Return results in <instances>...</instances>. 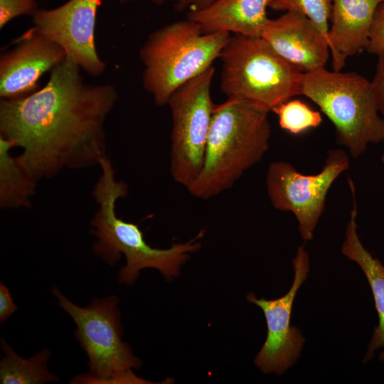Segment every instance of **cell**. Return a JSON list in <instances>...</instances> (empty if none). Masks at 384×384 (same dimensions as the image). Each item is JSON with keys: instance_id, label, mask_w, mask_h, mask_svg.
<instances>
[{"instance_id": "obj_15", "label": "cell", "mask_w": 384, "mask_h": 384, "mask_svg": "<svg viewBox=\"0 0 384 384\" xmlns=\"http://www.w3.org/2000/svg\"><path fill=\"white\" fill-rule=\"evenodd\" d=\"M353 206L347 223L345 238L341 247V253L351 261L356 262L362 270L370 287L378 324L375 326L372 337L368 344L363 363L370 361L380 351L378 360L384 362V266L366 249L358 234L356 223L357 206L355 187L350 188Z\"/></svg>"}, {"instance_id": "obj_5", "label": "cell", "mask_w": 384, "mask_h": 384, "mask_svg": "<svg viewBox=\"0 0 384 384\" xmlns=\"http://www.w3.org/2000/svg\"><path fill=\"white\" fill-rule=\"evenodd\" d=\"M220 59V90L228 98L270 112L302 95L304 73L277 54L261 36L230 35Z\"/></svg>"}, {"instance_id": "obj_16", "label": "cell", "mask_w": 384, "mask_h": 384, "mask_svg": "<svg viewBox=\"0 0 384 384\" xmlns=\"http://www.w3.org/2000/svg\"><path fill=\"white\" fill-rule=\"evenodd\" d=\"M274 0H216L206 8L188 11L187 18L205 33L227 32L260 36L269 20L267 9Z\"/></svg>"}, {"instance_id": "obj_17", "label": "cell", "mask_w": 384, "mask_h": 384, "mask_svg": "<svg viewBox=\"0 0 384 384\" xmlns=\"http://www.w3.org/2000/svg\"><path fill=\"white\" fill-rule=\"evenodd\" d=\"M14 144L0 135V207L1 209L30 208L37 182L11 154Z\"/></svg>"}, {"instance_id": "obj_9", "label": "cell", "mask_w": 384, "mask_h": 384, "mask_svg": "<svg viewBox=\"0 0 384 384\" xmlns=\"http://www.w3.org/2000/svg\"><path fill=\"white\" fill-rule=\"evenodd\" d=\"M349 164L348 155L342 149L329 150L324 166L315 174L300 173L285 161L270 164L265 180L270 201L277 210L294 215L303 240L313 239L325 209L329 190Z\"/></svg>"}, {"instance_id": "obj_26", "label": "cell", "mask_w": 384, "mask_h": 384, "mask_svg": "<svg viewBox=\"0 0 384 384\" xmlns=\"http://www.w3.org/2000/svg\"><path fill=\"white\" fill-rule=\"evenodd\" d=\"M121 3L129 2V1H148L153 4L157 5H161L167 2H174L176 3L178 0H118Z\"/></svg>"}, {"instance_id": "obj_10", "label": "cell", "mask_w": 384, "mask_h": 384, "mask_svg": "<svg viewBox=\"0 0 384 384\" xmlns=\"http://www.w3.org/2000/svg\"><path fill=\"white\" fill-rule=\"evenodd\" d=\"M294 279L289 291L274 299L247 295L248 302L260 306L265 314L267 335L255 359V366L265 374L281 375L298 361L304 343L302 331L291 326V314L297 293L310 271L309 256L305 245H300L292 260Z\"/></svg>"}, {"instance_id": "obj_7", "label": "cell", "mask_w": 384, "mask_h": 384, "mask_svg": "<svg viewBox=\"0 0 384 384\" xmlns=\"http://www.w3.org/2000/svg\"><path fill=\"white\" fill-rule=\"evenodd\" d=\"M58 305L76 325L75 336L88 358V374L75 376L72 383H146L132 372L141 366L122 338V328L117 307L118 298L95 299L80 307L52 289Z\"/></svg>"}, {"instance_id": "obj_19", "label": "cell", "mask_w": 384, "mask_h": 384, "mask_svg": "<svg viewBox=\"0 0 384 384\" xmlns=\"http://www.w3.org/2000/svg\"><path fill=\"white\" fill-rule=\"evenodd\" d=\"M278 117L280 127L292 134H299L309 128L319 127L322 117L319 112L304 102L287 100L272 110Z\"/></svg>"}, {"instance_id": "obj_24", "label": "cell", "mask_w": 384, "mask_h": 384, "mask_svg": "<svg viewBox=\"0 0 384 384\" xmlns=\"http://www.w3.org/2000/svg\"><path fill=\"white\" fill-rule=\"evenodd\" d=\"M9 289L1 282L0 284V322L6 321L16 310Z\"/></svg>"}, {"instance_id": "obj_2", "label": "cell", "mask_w": 384, "mask_h": 384, "mask_svg": "<svg viewBox=\"0 0 384 384\" xmlns=\"http://www.w3.org/2000/svg\"><path fill=\"white\" fill-rule=\"evenodd\" d=\"M99 166L101 174L92 191L97 205L90 222V233L97 238L92 247L94 253L110 265L117 263L122 254L125 256L119 283L133 284L139 271L145 268L158 270L167 279L176 277L189 254L201 248L197 240L203 231L187 242L173 244L168 249L152 247L138 225L124 220L116 213L117 202L128 194V186L115 179V170L107 156L100 161Z\"/></svg>"}, {"instance_id": "obj_18", "label": "cell", "mask_w": 384, "mask_h": 384, "mask_svg": "<svg viewBox=\"0 0 384 384\" xmlns=\"http://www.w3.org/2000/svg\"><path fill=\"white\" fill-rule=\"evenodd\" d=\"M1 345L4 355L1 356L0 383L42 384L58 380L47 368L50 356L48 349L41 350L31 358H24L14 351L4 338Z\"/></svg>"}, {"instance_id": "obj_1", "label": "cell", "mask_w": 384, "mask_h": 384, "mask_svg": "<svg viewBox=\"0 0 384 384\" xmlns=\"http://www.w3.org/2000/svg\"><path fill=\"white\" fill-rule=\"evenodd\" d=\"M80 70L66 56L42 88L1 99L0 135L21 149L17 160L36 182L107 156L104 126L118 94L112 85L85 82Z\"/></svg>"}, {"instance_id": "obj_23", "label": "cell", "mask_w": 384, "mask_h": 384, "mask_svg": "<svg viewBox=\"0 0 384 384\" xmlns=\"http://www.w3.org/2000/svg\"><path fill=\"white\" fill-rule=\"evenodd\" d=\"M378 61L375 73L372 80V85L379 112L384 123V51L377 55ZM383 142L384 144V134ZM381 161L384 164V149L381 156Z\"/></svg>"}, {"instance_id": "obj_3", "label": "cell", "mask_w": 384, "mask_h": 384, "mask_svg": "<svg viewBox=\"0 0 384 384\" xmlns=\"http://www.w3.org/2000/svg\"><path fill=\"white\" fill-rule=\"evenodd\" d=\"M269 111L252 103L228 98L215 105L203 168L187 188L208 199L230 188L269 148Z\"/></svg>"}, {"instance_id": "obj_12", "label": "cell", "mask_w": 384, "mask_h": 384, "mask_svg": "<svg viewBox=\"0 0 384 384\" xmlns=\"http://www.w3.org/2000/svg\"><path fill=\"white\" fill-rule=\"evenodd\" d=\"M66 57L63 49L33 26L0 55V97L14 99L37 90L39 79Z\"/></svg>"}, {"instance_id": "obj_13", "label": "cell", "mask_w": 384, "mask_h": 384, "mask_svg": "<svg viewBox=\"0 0 384 384\" xmlns=\"http://www.w3.org/2000/svg\"><path fill=\"white\" fill-rule=\"evenodd\" d=\"M260 36L302 73L325 68L330 53L329 42L302 14L286 11L277 18H269Z\"/></svg>"}, {"instance_id": "obj_14", "label": "cell", "mask_w": 384, "mask_h": 384, "mask_svg": "<svg viewBox=\"0 0 384 384\" xmlns=\"http://www.w3.org/2000/svg\"><path fill=\"white\" fill-rule=\"evenodd\" d=\"M380 0H332L328 38L332 65L340 71L346 59L366 49Z\"/></svg>"}, {"instance_id": "obj_6", "label": "cell", "mask_w": 384, "mask_h": 384, "mask_svg": "<svg viewBox=\"0 0 384 384\" xmlns=\"http://www.w3.org/2000/svg\"><path fill=\"white\" fill-rule=\"evenodd\" d=\"M302 95L331 120L338 144L346 147L353 158L359 157L370 144L383 142V120L372 82L363 76L325 68L304 73Z\"/></svg>"}, {"instance_id": "obj_20", "label": "cell", "mask_w": 384, "mask_h": 384, "mask_svg": "<svg viewBox=\"0 0 384 384\" xmlns=\"http://www.w3.org/2000/svg\"><path fill=\"white\" fill-rule=\"evenodd\" d=\"M270 8L274 11L302 14L314 23L329 42L332 0H274Z\"/></svg>"}, {"instance_id": "obj_8", "label": "cell", "mask_w": 384, "mask_h": 384, "mask_svg": "<svg viewBox=\"0 0 384 384\" xmlns=\"http://www.w3.org/2000/svg\"><path fill=\"white\" fill-rule=\"evenodd\" d=\"M215 68L211 66L176 90L171 108L170 172L173 179L188 188L203 168L208 133L215 105L210 95Z\"/></svg>"}, {"instance_id": "obj_11", "label": "cell", "mask_w": 384, "mask_h": 384, "mask_svg": "<svg viewBox=\"0 0 384 384\" xmlns=\"http://www.w3.org/2000/svg\"><path fill=\"white\" fill-rule=\"evenodd\" d=\"M102 0H68L50 9H38L33 27L60 46L66 56L92 77L101 75L106 63L96 48L97 14Z\"/></svg>"}, {"instance_id": "obj_27", "label": "cell", "mask_w": 384, "mask_h": 384, "mask_svg": "<svg viewBox=\"0 0 384 384\" xmlns=\"http://www.w3.org/2000/svg\"><path fill=\"white\" fill-rule=\"evenodd\" d=\"M381 1H384V0H380Z\"/></svg>"}, {"instance_id": "obj_25", "label": "cell", "mask_w": 384, "mask_h": 384, "mask_svg": "<svg viewBox=\"0 0 384 384\" xmlns=\"http://www.w3.org/2000/svg\"><path fill=\"white\" fill-rule=\"evenodd\" d=\"M216 0H178L176 7L179 11L188 9V11H196L203 9Z\"/></svg>"}, {"instance_id": "obj_22", "label": "cell", "mask_w": 384, "mask_h": 384, "mask_svg": "<svg viewBox=\"0 0 384 384\" xmlns=\"http://www.w3.org/2000/svg\"><path fill=\"white\" fill-rule=\"evenodd\" d=\"M366 50L376 55L384 51V1L376 9Z\"/></svg>"}, {"instance_id": "obj_21", "label": "cell", "mask_w": 384, "mask_h": 384, "mask_svg": "<svg viewBox=\"0 0 384 384\" xmlns=\"http://www.w3.org/2000/svg\"><path fill=\"white\" fill-rule=\"evenodd\" d=\"M38 9L36 0H0V28L18 16H33Z\"/></svg>"}, {"instance_id": "obj_4", "label": "cell", "mask_w": 384, "mask_h": 384, "mask_svg": "<svg viewBox=\"0 0 384 384\" xmlns=\"http://www.w3.org/2000/svg\"><path fill=\"white\" fill-rule=\"evenodd\" d=\"M230 35L205 33L187 18L153 31L139 55L144 65L143 87L156 105H167L176 90L213 66Z\"/></svg>"}]
</instances>
